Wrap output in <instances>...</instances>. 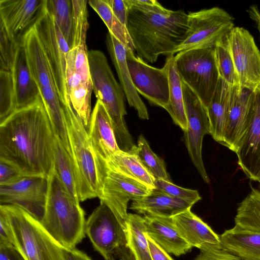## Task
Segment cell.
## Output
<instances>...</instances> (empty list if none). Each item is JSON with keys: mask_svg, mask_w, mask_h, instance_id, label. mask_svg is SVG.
<instances>
[{"mask_svg": "<svg viewBox=\"0 0 260 260\" xmlns=\"http://www.w3.org/2000/svg\"><path fill=\"white\" fill-rule=\"evenodd\" d=\"M55 134L41 96L0 123V157L25 176L48 178L52 172Z\"/></svg>", "mask_w": 260, "mask_h": 260, "instance_id": "cell-1", "label": "cell"}, {"mask_svg": "<svg viewBox=\"0 0 260 260\" xmlns=\"http://www.w3.org/2000/svg\"><path fill=\"white\" fill-rule=\"evenodd\" d=\"M126 28L137 56L154 63L159 55H174L185 39L188 14L168 10L155 0H125Z\"/></svg>", "mask_w": 260, "mask_h": 260, "instance_id": "cell-2", "label": "cell"}, {"mask_svg": "<svg viewBox=\"0 0 260 260\" xmlns=\"http://www.w3.org/2000/svg\"><path fill=\"white\" fill-rule=\"evenodd\" d=\"M62 106L79 200L99 198L108 168L96 155L87 129L71 104Z\"/></svg>", "mask_w": 260, "mask_h": 260, "instance_id": "cell-3", "label": "cell"}, {"mask_svg": "<svg viewBox=\"0 0 260 260\" xmlns=\"http://www.w3.org/2000/svg\"><path fill=\"white\" fill-rule=\"evenodd\" d=\"M45 211L41 223L62 247L75 248L85 235V212L61 183L53 168L48 177Z\"/></svg>", "mask_w": 260, "mask_h": 260, "instance_id": "cell-4", "label": "cell"}, {"mask_svg": "<svg viewBox=\"0 0 260 260\" xmlns=\"http://www.w3.org/2000/svg\"><path fill=\"white\" fill-rule=\"evenodd\" d=\"M88 58L94 94L97 100L103 103L111 118L120 149L129 151L135 145L124 121L126 111L124 92L102 51H88Z\"/></svg>", "mask_w": 260, "mask_h": 260, "instance_id": "cell-5", "label": "cell"}, {"mask_svg": "<svg viewBox=\"0 0 260 260\" xmlns=\"http://www.w3.org/2000/svg\"><path fill=\"white\" fill-rule=\"evenodd\" d=\"M21 43L54 134L70 152L63 106L48 59L33 27L24 36Z\"/></svg>", "mask_w": 260, "mask_h": 260, "instance_id": "cell-6", "label": "cell"}, {"mask_svg": "<svg viewBox=\"0 0 260 260\" xmlns=\"http://www.w3.org/2000/svg\"><path fill=\"white\" fill-rule=\"evenodd\" d=\"M12 231L14 246L26 260H65L63 248L41 221L23 209L1 205Z\"/></svg>", "mask_w": 260, "mask_h": 260, "instance_id": "cell-7", "label": "cell"}, {"mask_svg": "<svg viewBox=\"0 0 260 260\" xmlns=\"http://www.w3.org/2000/svg\"><path fill=\"white\" fill-rule=\"evenodd\" d=\"M174 59L181 80L197 95L206 108L220 78L215 48L181 51L177 53Z\"/></svg>", "mask_w": 260, "mask_h": 260, "instance_id": "cell-8", "label": "cell"}, {"mask_svg": "<svg viewBox=\"0 0 260 260\" xmlns=\"http://www.w3.org/2000/svg\"><path fill=\"white\" fill-rule=\"evenodd\" d=\"M234 18L219 7L188 13V29L175 54L193 49L215 48L235 27Z\"/></svg>", "mask_w": 260, "mask_h": 260, "instance_id": "cell-9", "label": "cell"}, {"mask_svg": "<svg viewBox=\"0 0 260 260\" xmlns=\"http://www.w3.org/2000/svg\"><path fill=\"white\" fill-rule=\"evenodd\" d=\"M85 233L104 260H129L125 231L111 210L100 203L86 221ZM129 250V249H128Z\"/></svg>", "mask_w": 260, "mask_h": 260, "instance_id": "cell-10", "label": "cell"}, {"mask_svg": "<svg viewBox=\"0 0 260 260\" xmlns=\"http://www.w3.org/2000/svg\"><path fill=\"white\" fill-rule=\"evenodd\" d=\"M33 27L50 63L58 94L63 106L71 104L68 96L66 70L67 56L71 50L53 17L45 7Z\"/></svg>", "mask_w": 260, "mask_h": 260, "instance_id": "cell-11", "label": "cell"}, {"mask_svg": "<svg viewBox=\"0 0 260 260\" xmlns=\"http://www.w3.org/2000/svg\"><path fill=\"white\" fill-rule=\"evenodd\" d=\"M66 80L70 103L88 129L91 117L93 90L87 47L71 49L67 56Z\"/></svg>", "mask_w": 260, "mask_h": 260, "instance_id": "cell-12", "label": "cell"}, {"mask_svg": "<svg viewBox=\"0 0 260 260\" xmlns=\"http://www.w3.org/2000/svg\"><path fill=\"white\" fill-rule=\"evenodd\" d=\"M239 86L253 92L260 90V51L253 37L242 27L235 26L227 37Z\"/></svg>", "mask_w": 260, "mask_h": 260, "instance_id": "cell-13", "label": "cell"}, {"mask_svg": "<svg viewBox=\"0 0 260 260\" xmlns=\"http://www.w3.org/2000/svg\"><path fill=\"white\" fill-rule=\"evenodd\" d=\"M185 109L187 118V129L184 139L189 155L205 182L210 179L204 165L202 148L204 136L210 134V126L206 108L197 95L181 81Z\"/></svg>", "mask_w": 260, "mask_h": 260, "instance_id": "cell-14", "label": "cell"}, {"mask_svg": "<svg viewBox=\"0 0 260 260\" xmlns=\"http://www.w3.org/2000/svg\"><path fill=\"white\" fill-rule=\"evenodd\" d=\"M126 59L133 83L138 93L152 104L163 108L169 100L168 63L161 69L149 65L134 51L126 48Z\"/></svg>", "mask_w": 260, "mask_h": 260, "instance_id": "cell-15", "label": "cell"}, {"mask_svg": "<svg viewBox=\"0 0 260 260\" xmlns=\"http://www.w3.org/2000/svg\"><path fill=\"white\" fill-rule=\"evenodd\" d=\"M48 178L23 176L10 184L0 185L1 205L18 206L41 221L48 194Z\"/></svg>", "mask_w": 260, "mask_h": 260, "instance_id": "cell-16", "label": "cell"}, {"mask_svg": "<svg viewBox=\"0 0 260 260\" xmlns=\"http://www.w3.org/2000/svg\"><path fill=\"white\" fill-rule=\"evenodd\" d=\"M151 190L135 179L108 168L99 199L100 203L111 210L125 231L129 201L146 196Z\"/></svg>", "mask_w": 260, "mask_h": 260, "instance_id": "cell-17", "label": "cell"}, {"mask_svg": "<svg viewBox=\"0 0 260 260\" xmlns=\"http://www.w3.org/2000/svg\"><path fill=\"white\" fill-rule=\"evenodd\" d=\"M254 92L239 86L232 87L221 145L236 152L250 123Z\"/></svg>", "mask_w": 260, "mask_h": 260, "instance_id": "cell-18", "label": "cell"}, {"mask_svg": "<svg viewBox=\"0 0 260 260\" xmlns=\"http://www.w3.org/2000/svg\"><path fill=\"white\" fill-rule=\"evenodd\" d=\"M46 0H0V21L9 34L21 43L43 11Z\"/></svg>", "mask_w": 260, "mask_h": 260, "instance_id": "cell-19", "label": "cell"}, {"mask_svg": "<svg viewBox=\"0 0 260 260\" xmlns=\"http://www.w3.org/2000/svg\"><path fill=\"white\" fill-rule=\"evenodd\" d=\"M238 164L250 180L260 179V90L255 92L249 127L235 152Z\"/></svg>", "mask_w": 260, "mask_h": 260, "instance_id": "cell-20", "label": "cell"}, {"mask_svg": "<svg viewBox=\"0 0 260 260\" xmlns=\"http://www.w3.org/2000/svg\"><path fill=\"white\" fill-rule=\"evenodd\" d=\"M88 134L98 157L107 165L109 158L120 149L111 118L103 103L98 100L91 114Z\"/></svg>", "mask_w": 260, "mask_h": 260, "instance_id": "cell-21", "label": "cell"}, {"mask_svg": "<svg viewBox=\"0 0 260 260\" xmlns=\"http://www.w3.org/2000/svg\"><path fill=\"white\" fill-rule=\"evenodd\" d=\"M106 43L129 106L137 111L140 118L148 119L147 109L132 82L126 62L125 46L109 32L106 36Z\"/></svg>", "mask_w": 260, "mask_h": 260, "instance_id": "cell-22", "label": "cell"}, {"mask_svg": "<svg viewBox=\"0 0 260 260\" xmlns=\"http://www.w3.org/2000/svg\"><path fill=\"white\" fill-rule=\"evenodd\" d=\"M181 237L192 247L200 250L220 245L219 235L190 211V209L172 217Z\"/></svg>", "mask_w": 260, "mask_h": 260, "instance_id": "cell-23", "label": "cell"}, {"mask_svg": "<svg viewBox=\"0 0 260 260\" xmlns=\"http://www.w3.org/2000/svg\"><path fill=\"white\" fill-rule=\"evenodd\" d=\"M146 234L168 253L180 256L190 251L192 246L181 237L172 218L144 215Z\"/></svg>", "mask_w": 260, "mask_h": 260, "instance_id": "cell-24", "label": "cell"}, {"mask_svg": "<svg viewBox=\"0 0 260 260\" xmlns=\"http://www.w3.org/2000/svg\"><path fill=\"white\" fill-rule=\"evenodd\" d=\"M130 209L139 214L172 218L193 205L176 198L156 188L146 196L132 200Z\"/></svg>", "mask_w": 260, "mask_h": 260, "instance_id": "cell-25", "label": "cell"}, {"mask_svg": "<svg viewBox=\"0 0 260 260\" xmlns=\"http://www.w3.org/2000/svg\"><path fill=\"white\" fill-rule=\"evenodd\" d=\"M12 73L17 110L35 103L41 96L40 93L30 70L26 52L22 43L17 51Z\"/></svg>", "mask_w": 260, "mask_h": 260, "instance_id": "cell-26", "label": "cell"}, {"mask_svg": "<svg viewBox=\"0 0 260 260\" xmlns=\"http://www.w3.org/2000/svg\"><path fill=\"white\" fill-rule=\"evenodd\" d=\"M220 244L243 260H260V233L234 226L219 235Z\"/></svg>", "mask_w": 260, "mask_h": 260, "instance_id": "cell-27", "label": "cell"}, {"mask_svg": "<svg viewBox=\"0 0 260 260\" xmlns=\"http://www.w3.org/2000/svg\"><path fill=\"white\" fill-rule=\"evenodd\" d=\"M232 87L219 78L214 95L206 107L213 139L221 144L228 117Z\"/></svg>", "mask_w": 260, "mask_h": 260, "instance_id": "cell-28", "label": "cell"}, {"mask_svg": "<svg viewBox=\"0 0 260 260\" xmlns=\"http://www.w3.org/2000/svg\"><path fill=\"white\" fill-rule=\"evenodd\" d=\"M135 146L129 151L120 150L116 152L107 162V167L135 179L150 189L155 188V179L140 160L134 150Z\"/></svg>", "mask_w": 260, "mask_h": 260, "instance_id": "cell-29", "label": "cell"}, {"mask_svg": "<svg viewBox=\"0 0 260 260\" xmlns=\"http://www.w3.org/2000/svg\"><path fill=\"white\" fill-rule=\"evenodd\" d=\"M175 56H167L169 80V100L165 109L176 124L185 132L187 129V118L184 102L181 80L175 63Z\"/></svg>", "mask_w": 260, "mask_h": 260, "instance_id": "cell-30", "label": "cell"}, {"mask_svg": "<svg viewBox=\"0 0 260 260\" xmlns=\"http://www.w3.org/2000/svg\"><path fill=\"white\" fill-rule=\"evenodd\" d=\"M125 233L127 246L135 260H152L143 217L128 213Z\"/></svg>", "mask_w": 260, "mask_h": 260, "instance_id": "cell-31", "label": "cell"}, {"mask_svg": "<svg viewBox=\"0 0 260 260\" xmlns=\"http://www.w3.org/2000/svg\"><path fill=\"white\" fill-rule=\"evenodd\" d=\"M53 170L68 193L80 202L71 155L55 135Z\"/></svg>", "mask_w": 260, "mask_h": 260, "instance_id": "cell-32", "label": "cell"}, {"mask_svg": "<svg viewBox=\"0 0 260 260\" xmlns=\"http://www.w3.org/2000/svg\"><path fill=\"white\" fill-rule=\"evenodd\" d=\"M251 188L250 192L238 205L235 225L260 233V191L253 187Z\"/></svg>", "mask_w": 260, "mask_h": 260, "instance_id": "cell-33", "label": "cell"}, {"mask_svg": "<svg viewBox=\"0 0 260 260\" xmlns=\"http://www.w3.org/2000/svg\"><path fill=\"white\" fill-rule=\"evenodd\" d=\"M46 8L53 17L70 49H73L75 27L72 0H46Z\"/></svg>", "mask_w": 260, "mask_h": 260, "instance_id": "cell-34", "label": "cell"}, {"mask_svg": "<svg viewBox=\"0 0 260 260\" xmlns=\"http://www.w3.org/2000/svg\"><path fill=\"white\" fill-rule=\"evenodd\" d=\"M88 2L104 22L109 32L126 48L134 51L127 28L117 19L106 0H89Z\"/></svg>", "mask_w": 260, "mask_h": 260, "instance_id": "cell-35", "label": "cell"}, {"mask_svg": "<svg viewBox=\"0 0 260 260\" xmlns=\"http://www.w3.org/2000/svg\"><path fill=\"white\" fill-rule=\"evenodd\" d=\"M134 150L142 164L155 179L170 181L164 160L153 152L142 135L139 136Z\"/></svg>", "mask_w": 260, "mask_h": 260, "instance_id": "cell-36", "label": "cell"}, {"mask_svg": "<svg viewBox=\"0 0 260 260\" xmlns=\"http://www.w3.org/2000/svg\"><path fill=\"white\" fill-rule=\"evenodd\" d=\"M215 51L219 77L231 87L239 86L227 38L216 46Z\"/></svg>", "mask_w": 260, "mask_h": 260, "instance_id": "cell-37", "label": "cell"}, {"mask_svg": "<svg viewBox=\"0 0 260 260\" xmlns=\"http://www.w3.org/2000/svg\"><path fill=\"white\" fill-rule=\"evenodd\" d=\"M17 110L12 72L0 70V123Z\"/></svg>", "mask_w": 260, "mask_h": 260, "instance_id": "cell-38", "label": "cell"}, {"mask_svg": "<svg viewBox=\"0 0 260 260\" xmlns=\"http://www.w3.org/2000/svg\"><path fill=\"white\" fill-rule=\"evenodd\" d=\"M20 44L9 34L0 21V70L12 72Z\"/></svg>", "mask_w": 260, "mask_h": 260, "instance_id": "cell-39", "label": "cell"}, {"mask_svg": "<svg viewBox=\"0 0 260 260\" xmlns=\"http://www.w3.org/2000/svg\"><path fill=\"white\" fill-rule=\"evenodd\" d=\"M85 0H72L74 19V47L86 46V39L89 27L87 3Z\"/></svg>", "mask_w": 260, "mask_h": 260, "instance_id": "cell-40", "label": "cell"}, {"mask_svg": "<svg viewBox=\"0 0 260 260\" xmlns=\"http://www.w3.org/2000/svg\"><path fill=\"white\" fill-rule=\"evenodd\" d=\"M154 185L155 188L176 198L186 201L193 205L202 199L197 190L178 186L170 181L155 179Z\"/></svg>", "mask_w": 260, "mask_h": 260, "instance_id": "cell-41", "label": "cell"}, {"mask_svg": "<svg viewBox=\"0 0 260 260\" xmlns=\"http://www.w3.org/2000/svg\"><path fill=\"white\" fill-rule=\"evenodd\" d=\"M200 251L194 260H243L221 244Z\"/></svg>", "mask_w": 260, "mask_h": 260, "instance_id": "cell-42", "label": "cell"}, {"mask_svg": "<svg viewBox=\"0 0 260 260\" xmlns=\"http://www.w3.org/2000/svg\"><path fill=\"white\" fill-rule=\"evenodd\" d=\"M23 176L25 175L15 165L0 157V185L13 183Z\"/></svg>", "mask_w": 260, "mask_h": 260, "instance_id": "cell-43", "label": "cell"}, {"mask_svg": "<svg viewBox=\"0 0 260 260\" xmlns=\"http://www.w3.org/2000/svg\"><path fill=\"white\" fill-rule=\"evenodd\" d=\"M106 1L117 19L126 28L128 8L125 1L106 0Z\"/></svg>", "mask_w": 260, "mask_h": 260, "instance_id": "cell-44", "label": "cell"}, {"mask_svg": "<svg viewBox=\"0 0 260 260\" xmlns=\"http://www.w3.org/2000/svg\"><path fill=\"white\" fill-rule=\"evenodd\" d=\"M0 243H10L14 246V240L11 225L6 215L1 210Z\"/></svg>", "mask_w": 260, "mask_h": 260, "instance_id": "cell-45", "label": "cell"}, {"mask_svg": "<svg viewBox=\"0 0 260 260\" xmlns=\"http://www.w3.org/2000/svg\"><path fill=\"white\" fill-rule=\"evenodd\" d=\"M0 260H26L12 244L0 243Z\"/></svg>", "mask_w": 260, "mask_h": 260, "instance_id": "cell-46", "label": "cell"}, {"mask_svg": "<svg viewBox=\"0 0 260 260\" xmlns=\"http://www.w3.org/2000/svg\"><path fill=\"white\" fill-rule=\"evenodd\" d=\"M152 260H173L169 253L157 244L146 233Z\"/></svg>", "mask_w": 260, "mask_h": 260, "instance_id": "cell-47", "label": "cell"}, {"mask_svg": "<svg viewBox=\"0 0 260 260\" xmlns=\"http://www.w3.org/2000/svg\"><path fill=\"white\" fill-rule=\"evenodd\" d=\"M65 260H92L86 253L76 248H63Z\"/></svg>", "mask_w": 260, "mask_h": 260, "instance_id": "cell-48", "label": "cell"}, {"mask_svg": "<svg viewBox=\"0 0 260 260\" xmlns=\"http://www.w3.org/2000/svg\"><path fill=\"white\" fill-rule=\"evenodd\" d=\"M254 19L257 24V27L260 34V11L255 13V16L252 17Z\"/></svg>", "mask_w": 260, "mask_h": 260, "instance_id": "cell-49", "label": "cell"}, {"mask_svg": "<svg viewBox=\"0 0 260 260\" xmlns=\"http://www.w3.org/2000/svg\"><path fill=\"white\" fill-rule=\"evenodd\" d=\"M257 182H258L260 184V179L257 181Z\"/></svg>", "mask_w": 260, "mask_h": 260, "instance_id": "cell-50", "label": "cell"}]
</instances>
